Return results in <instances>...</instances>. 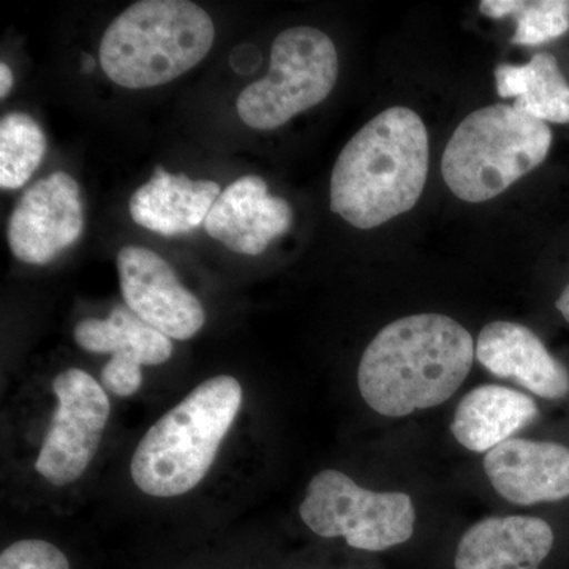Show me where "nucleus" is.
I'll list each match as a JSON object with an SVG mask.
<instances>
[{
	"label": "nucleus",
	"mask_w": 569,
	"mask_h": 569,
	"mask_svg": "<svg viewBox=\"0 0 569 569\" xmlns=\"http://www.w3.org/2000/svg\"><path fill=\"white\" fill-rule=\"evenodd\" d=\"M241 406L242 387L234 377L217 376L198 385L142 437L130 466L138 489L170 498L197 488Z\"/></svg>",
	"instance_id": "7ed1b4c3"
},
{
	"label": "nucleus",
	"mask_w": 569,
	"mask_h": 569,
	"mask_svg": "<svg viewBox=\"0 0 569 569\" xmlns=\"http://www.w3.org/2000/svg\"><path fill=\"white\" fill-rule=\"evenodd\" d=\"M556 307L559 309L561 317L569 323V283L565 287V290L561 291L560 298L557 299Z\"/></svg>",
	"instance_id": "5701e85b"
},
{
	"label": "nucleus",
	"mask_w": 569,
	"mask_h": 569,
	"mask_svg": "<svg viewBox=\"0 0 569 569\" xmlns=\"http://www.w3.org/2000/svg\"><path fill=\"white\" fill-rule=\"evenodd\" d=\"M550 146L548 123L512 104H492L459 123L445 149L441 174L460 200L482 203L545 162Z\"/></svg>",
	"instance_id": "39448f33"
},
{
	"label": "nucleus",
	"mask_w": 569,
	"mask_h": 569,
	"mask_svg": "<svg viewBox=\"0 0 569 569\" xmlns=\"http://www.w3.org/2000/svg\"><path fill=\"white\" fill-rule=\"evenodd\" d=\"M497 92L515 99L512 107L542 122L569 123V82L556 56L535 54L526 66H498Z\"/></svg>",
	"instance_id": "a211bd4d"
},
{
	"label": "nucleus",
	"mask_w": 569,
	"mask_h": 569,
	"mask_svg": "<svg viewBox=\"0 0 569 569\" xmlns=\"http://www.w3.org/2000/svg\"><path fill=\"white\" fill-rule=\"evenodd\" d=\"M479 11L492 20L518 21L512 43H548L569 31V0H482Z\"/></svg>",
	"instance_id": "aec40b11"
},
{
	"label": "nucleus",
	"mask_w": 569,
	"mask_h": 569,
	"mask_svg": "<svg viewBox=\"0 0 569 569\" xmlns=\"http://www.w3.org/2000/svg\"><path fill=\"white\" fill-rule=\"evenodd\" d=\"M222 190L213 181H192L157 168L151 181L130 198L133 222L162 236L190 233L204 224Z\"/></svg>",
	"instance_id": "2eb2a0df"
},
{
	"label": "nucleus",
	"mask_w": 569,
	"mask_h": 569,
	"mask_svg": "<svg viewBox=\"0 0 569 569\" xmlns=\"http://www.w3.org/2000/svg\"><path fill=\"white\" fill-rule=\"evenodd\" d=\"M299 515L321 538H343L350 548L385 552L410 541L417 509L402 492H373L342 471L323 470L307 486Z\"/></svg>",
	"instance_id": "0eeeda50"
},
{
	"label": "nucleus",
	"mask_w": 569,
	"mask_h": 569,
	"mask_svg": "<svg viewBox=\"0 0 569 569\" xmlns=\"http://www.w3.org/2000/svg\"><path fill=\"white\" fill-rule=\"evenodd\" d=\"M84 63H86L84 71H86V73H89V71H91L93 69V63H96V62H93V59L91 58V56H86Z\"/></svg>",
	"instance_id": "b1692460"
},
{
	"label": "nucleus",
	"mask_w": 569,
	"mask_h": 569,
	"mask_svg": "<svg viewBox=\"0 0 569 569\" xmlns=\"http://www.w3.org/2000/svg\"><path fill=\"white\" fill-rule=\"evenodd\" d=\"M58 408L44 436L36 470L52 486L73 485L102 443L111 403L104 388L81 369H67L52 380Z\"/></svg>",
	"instance_id": "6e6552de"
},
{
	"label": "nucleus",
	"mask_w": 569,
	"mask_h": 569,
	"mask_svg": "<svg viewBox=\"0 0 569 569\" xmlns=\"http://www.w3.org/2000/svg\"><path fill=\"white\" fill-rule=\"evenodd\" d=\"M485 471L498 496L520 507L569 497V448L509 438L489 451Z\"/></svg>",
	"instance_id": "f8f14e48"
},
{
	"label": "nucleus",
	"mask_w": 569,
	"mask_h": 569,
	"mask_svg": "<svg viewBox=\"0 0 569 569\" xmlns=\"http://www.w3.org/2000/svg\"><path fill=\"white\" fill-rule=\"evenodd\" d=\"M429 173V134L406 107L381 111L347 142L331 176V209L372 230L417 206Z\"/></svg>",
	"instance_id": "f03ea898"
},
{
	"label": "nucleus",
	"mask_w": 569,
	"mask_h": 569,
	"mask_svg": "<svg viewBox=\"0 0 569 569\" xmlns=\"http://www.w3.org/2000/svg\"><path fill=\"white\" fill-rule=\"evenodd\" d=\"M531 397L516 389L482 385L471 389L455 411L451 432L468 451H492L538 417Z\"/></svg>",
	"instance_id": "dca6fc26"
},
{
	"label": "nucleus",
	"mask_w": 569,
	"mask_h": 569,
	"mask_svg": "<svg viewBox=\"0 0 569 569\" xmlns=\"http://www.w3.org/2000/svg\"><path fill=\"white\" fill-rule=\"evenodd\" d=\"M556 548L545 519L492 516L479 520L459 539L455 569H542Z\"/></svg>",
	"instance_id": "4468645a"
},
{
	"label": "nucleus",
	"mask_w": 569,
	"mask_h": 569,
	"mask_svg": "<svg viewBox=\"0 0 569 569\" xmlns=\"http://www.w3.org/2000/svg\"><path fill=\"white\" fill-rule=\"evenodd\" d=\"M477 359L498 378L515 380L548 400L569 395V370L527 326L493 321L479 332Z\"/></svg>",
	"instance_id": "ddd939ff"
},
{
	"label": "nucleus",
	"mask_w": 569,
	"mask_h": 569,
	"mask_svg": "<svg viewBox=\"0 0 569 569\" xmlns=\"http://www.w3.org/2000/svg\"><path fill=\"white\" fill-rule=\"evenodd\" d=\"M118 272L126 306L144 323L176 340L192 339L203 329V305L160 254L146 247H123Z\"/></svg>",
	"instance_id": "9d476101"
},
{
	"label": "nucleus",
	"mask_w": 569,
	"mask_h": 569,
	"mask_svg": "<svg viewBox=\"0 0 569 569\" xmlns=\"http://www.w3.org/2000/svg\"><path fill=\"white\" fill-rule=\"evenodd\" d=\"M475 340L459 321L418 313L385 326L366 348L358 387L367 406L403 418L447 402L473 366Z\"/></svg>",
	"instance_id": "f257e3e1"
},
{
	"label": "nucleus",
	"mask_w": 569,
	"mask_h": 569,
	"mask_svg": "<svg viewBox=\"0 0 569 569\" xmlns=\"http://www.w3.org/2000/svg\"><path fill=\"white\" fill-rule=\"evenodd\" d=\"M13 73L6 62L0 63V99H6L13 88Z\"/></svg>",
	"instance_id": "4be33fe9"
},
{
	"label": "nucleus",
	"mask_w": 569,
	"mask_h": 569,
	"mask_svg": "<svg viewBox=\"0 0 569 569\" xmlns=\"http://www.w3.org/2000/svg\"><path fill=\"white\" fill-rule=\"evenodd\" d=\"M211 17L187 0H141L108 26L100 43L104 74L127 89H149L182 77L211 51Z\"/></svg>",
	"instance_id": "20e7f679"
},
{
	"label": "nucleus",
	"mask_w": 569,
	"mask_h": 569,
	"mask_svg": "<svg viewBox=\"0 0 569 569\" xmlns=\"http://www.w3.org/2000/svg\"><path fill=\"white\" fill-rule=\"evenodd\" d=\"M47 153V138L36 119L26 112H10L0 122V187L17 190L26 186Z\"/></svg>",
	"instance_id": "6ab92c4d"
},
{
	"label": "nucleus",
	"mask_w": 569,
	"mask_h": 569,
	"mask_svg": "<svg viewBox=\"0 0 569 569\" xmlns=\"http://www.w3.org/2000/svg\"><path fill=\"white\" fill-rule=\"evenodd\" d=\"M339 77L335 41L316 28L287 29L272 43L263 80L247 86L236 110L247 127L274 130L323 102Z\"/></svg>",
	"instance_id": "423d86ee"
},
{
	"label": "nucleus",
	"mask_w": 569,
	"mask_h": 569,
	"mask_svg": "<svg viewBox=\"0 0 569 569\" xmlns=\"http://www.w3.org/2000/svg\"><path fill=\"white\" fill-rule=\"evenodd\" d=\"M84 231L80 186L70 174L52 173L22 194L9 222L11 253L22 263L43 266L66 252Z\"/></svg>",
	"instance_id": "1a4fd4ad"
},
{
	"label": "nucleus",
	"mask_w": 569,
	"mask_h": 569,
	"mask_svg": "<svg viewBox=\"0 0 569 569\" xmlns=\"http://www.w3.org/2000/svg\"><path fill=\"white\" fill-rule=\"evenodd\" d=\"M293 223V209L272 197L260 176H244L227 187L213 203L204 228L231 252L257 257Z\"/></svg>",
	"instance_id": "9b49d317"
},
{
	"label": "nucleus",
	"mask_w": 569,
	"mask_h": 569,
	"mask_svg": "<svg viewBox=\"0 0 569 569\" xmlns=\"http://www.w3.org/2000/svg\"><path fill=\"white\" fill-rule=\"evenodd\" d=\"M74 342L89 353H111L110 365L141 369L164 365L173 356L170 337L144 323L127 306H118L111 316L88 318L77 325Z\"/></svg>",
	"instance_id": "f3484780"
},
{
	"label": "nucleus",
	"mask_w": 569,
	"mask_h": 569,
	"mask_svg": "<svg viewBox=\"0 0 569 569\" xmlns=\"http://www.w3.org/2000/svg\"><path fill=\"white\" fill-rule=\"evenodd\" d=\"M0 569H70L61 549L43 539H21L0 556Z\"/></svg>",
	"instance_id": "412c9836"
}]
</instances>
